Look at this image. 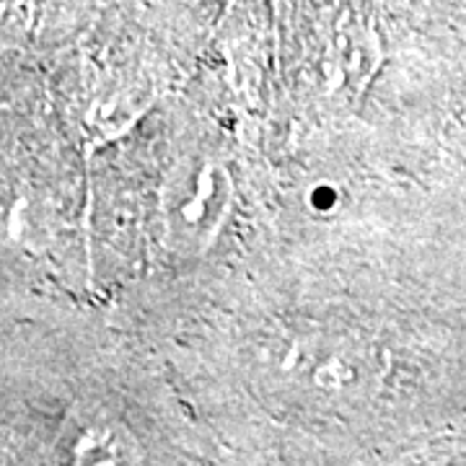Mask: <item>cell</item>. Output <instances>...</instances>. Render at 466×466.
Wrapping results in <instances>:
<instances>
[{
  "instance_id": "2",
  "label": "cell",
  "mask_w": 466,
  "mask_h": 466,
  "mask_svg": "<svg viewBox=\"0 0 466 466\" xmlns=\"http://www.w3.org/2000/svg\"><path fill=\"white\" fill-rule=\"evenodd\" d=\"M57 461L76 466L137 464L140 446L115 417L70 412L57 438Z\"/></svg>"
},
{
  "instance_id": "4",
  "label": "cell",
  "mask_w": 466,
  "mask_h": 466,
  "mask_svg": "<svg viewBox=\"0 0 466 466\" xmlns=\"http://www.w3.org/2000/svg\"><path fill=\"white\" fill-rule=\"evenodd\" d=\"M334 200H337V189H332L329 184H319L311 192V205L317 210H334Z\"/></svg>"
},
{
  "instance_id": "1",
  "label": "cell",
  "mask_w": 466,
  "mask_h": 466,
  "mask_svg": "<svg viewBox=\"0 0 466 466\" xmlns=\"http://www.w3.org/2000/svg\"><path fill=\"white\" fill-rule=\"evenodd\" d=\"M233 205V179L213 156L195 153L168 168L158 195L164 241L174 254L202 257L218 241Z\"/></svg>"
},
{
  "instance_id": "3",
  "label": "cell",
  "mask_w": 466,
  "mask_h": 466,
  "mask_svg": "<svg viewBox=\"0 0 466 466\" xmlns=\"http://www.w3.org/2000/svg\"><path fill=\"white\" fill-rule=\"evenodd\" d=\"M381 63V50L366 29L342 32L321 55V76L334 96H358Z\"/></svg>"
}]
</instances>
